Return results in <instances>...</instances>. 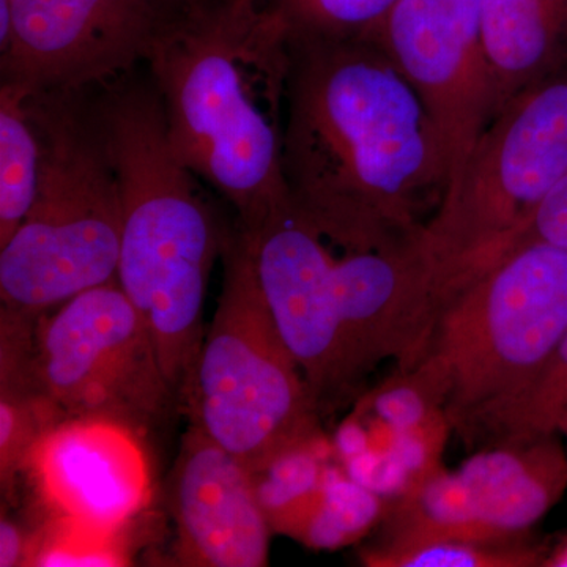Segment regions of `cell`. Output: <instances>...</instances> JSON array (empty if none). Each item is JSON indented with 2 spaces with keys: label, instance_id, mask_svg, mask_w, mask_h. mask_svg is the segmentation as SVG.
<instances>
[{
  "label": "cell",
  "instance_id": "obj_13",
  "mask_svg": "<svg viewBox=\"0 0 567 567\" xmlns=\"http://www.w3.org/2000/svg\"><path fill=\"white\" fill-rule=\"evenodd\" d=\"M22 473L48 518L122 532L152 498L141 435L102 417H66L33 447Z\"/></svg>",
  "mask_w": 567,
  "mask_h": 567
},
{
  "label": "cell",
  "instance_id": "obj_12",
  "mask_svg": "<svg viewBox=\"0 0 567 567\" xmlns=\"http://www.w3.org/2000/svg\"><path fill=\"white\" fill-rule=\"evenodd\" d=\"M372 39L431 115L451 181L498 111L481 0H399Z\"/></svg>",
  "mask_w": 567,
  "mask_h": 567
},
{
  "label": "cell",
  "instance_id": "obj_23",
  "mask_svg": "<svg viewBox=\"0 0 567 567\" xmlns=\"http://www.w3.org/2000/svg\"><path fill=\"white\" fill-rule=\"evenodd\" d=\"M536 244L567 249V173L532 213L518 233L511 252L522 246Z\"/></svg>",
  "mask_w": 567,
  "mask_h": 567
},
{
  "label": "cell",
  "instance_id": "obj_4",
  "mask_svg": "<svg viewBox=\"0 0 567 567\" xmlns=\"http://www.w3.org/2000/svg\"><path fill=\"white\" fill-rule=\"evenodd\" d=\"M122 200L118 287L134 306L183 404L203 347L204 303L226 235L175 156L155 87H106L96 102Z\"/></svg>",
  "mask_w": 567,
  "mask_h": 567
},
{
  "label": "cell",
  "instance_id": "obj_24",
  "mask_svg": "<svg viewBox=\"0 0 567 567\" xmlns=\"http://www.w3.org/2000/svg\"><path fill=\"white\" fill-rule=\"evenodd\" d=\"M31 536L22 532L17 522L2 518L0 522V567L25 566Z\"/></svg>",
  "mask_w": 567,
  "mask_h": 567
},
{
  "label": "cell",
  "instance_id": "obj_28",
  "mask_svg": "<svg viewBox=\"0 0 567 567\" xmlns=\"http://www.w3.org/2000/svg\"><path fill=\"white\" fill-rule=\"evenodd\" d=\"M565 435L567 436V432H566V434H565Z\"/></svg>",
  "mask_w": 567,
  "mask_h": 567
},
{
  "label": "cell",
  "instance_id": "obj_15",
  "mask_svg": "<svg viewBox=\"0 0 567 567\" xmlns=\"http://www.w3.org/2000/svg\"><path fill=\"white\" fill-rule=\"evenodd\" d=\"M481 28L496 114L520 93L566 73L567 0H481Z\"/></svg>",
  "mask_w": 567,
  "mask_h": 567
},
{
  "label": "cell",
  "instance_id": "obj_14",
  "mask_svg": "<svg viewBox=\"0 0 567 567\" xmlns=\"http://www.w3.org/2000/svg\"><path fill=\"white\" fill-rule=\"evenodd\" d=\"M171 506L182 565L262 567L271 529L251 470L192 425L171 483Z\"/></svg>",
  "mask_w": 567,
  "mask_h": 567
},
{
  "label": "cell",
  "instance_id": "obj_6",
  "mask_svg": "<svg viewBox=\"0 0 567 567\" xmlns=\"http://www.w3.org/2000/svg\"><path fill=\"white\" fill-rule=\"evenodd\" d=\"M224 282L183 409L248 468L317 439V405L257 282L238 230L223 245Z\"/></svg>",
  "mask_w": 567,
  "mask_h": 567
},
{
  "label": "cell",
  "instance_id": "obj_10",
  "mask_svg": "<svg viewBox=\"0 0 567 567\" xmlns=\"http://www.w3.org/2000/svg\"><path fill=\"white\" fill-rule=\"evenodd\" d=\"M567 487V456L557 435L481 451L456 473L417 480L388 517L380 551L435 543L503 544L551 509Z\"/></svg>",
  "mask_w": 567,
  "mask_h": 567
},
{
  "label": "cell",
  "instance_id": "obj_5",
  "mask_svg": "<svg viewBox=\"0 0 567 567\" xmlns=\"http://www.w3.org/2000/svg\"><path fill=\"white\" fill-rule=\"evenodd\" d=\"M40 140L35 199L0 248V297L37 317L115 281L122 240L117 174L96 102L85 92L29 93Z\"/></svg>",
  "mask_w": 567,
  "mask_h": 567
},
{
  "label": "cell",
  "instance_id": "obj_11",
  "mask_svg": "<svg viewBox=\"0 0 567 567\" xmlns=\"http://www.w3.org/2000/svg\"><path fill=\"white\" fill-rule=\"evenodd\" d=\"M158 0H0L2 81L31 92L110 87L144 62Z\"/></svg>",
  "mask_w": 567,
  "mask_h": 567
},
{
  "label": "cell",
  "instance_id": "obj_1",
  "mask_svg": "<svg viewBox=\"0 0 567 567\" xmlns=\"http://www.w3.org/2000/svg\"><path fill=\"white\" fill-rule=\"evenodd\" d=\"M282 174L295 210L352 249L421 241L450 183L431 115L374 39L290 33Z\"/></svg>",
  "mask_w": 567,
  "mask_h": 567
},
{
  "label": "cell",
  "instance_id": "obj_22",
  "mask_svg": "<svg viewBox=\"0 0 567 567\" xmlns=\"http://www.w3.org/2000/svg\"><path fill=\"white\" fill-rule=\"evenodd\" d=\"M365 565L375 567H525L543 561L539 551L517 543H435L395 551L369 550Z\"/></svg>",
  "mask_w": 567,
  "mask_h": 567
},
{
  "label": "cell",
  "instance_id": "obj_19",
  "mask_svg": "<svg viewBox=\"0 0 567 567\" xmlns=\"http://www.w3.org/2000/svg\"><path fill=\"white\" fill-rule=\"evenodd\" d=\"M380 514L382 505L371 488L328 466L297 539L319 550L344 547L360 539Z\"/></svg>",
  "mask_w": 567,
  "mask_h": 567
},
{
  "label": "cell",
  "instance_id": "obj_16",
  "mask_svg": "<svg viewBox=\"0 0 567 567\" xmlns=\"http://www.w3.org/2000/svg\"><path fill=\"white\" fill-rule=\"evenodd\" d=\"M465 435L491 445L525 442L567 432V334L535 377L461 425Z\"/></svg>",
  "mask_w": 567,
  "mask_h": 567
},
{
  "label": "cell",
  "instance_id": "obj_20",
  "mask_svg": "<svg viewBox=\"0 0 567 567\" xmlns=\"http://www.w3.org/2000/svg\"><path fill=\"white\" fill-rule=\"evenodd\" d=\"M399 0H271L290 35L372 39Z\"/></svg>",
  "mask_w": 567,
  "mask_h": 567
},
{
  "label": "cell",
  "instance_id": "obj_25",
  "mask_svg": "<svg viewBox=\"0 0 567 567\" xmlns=\"http://www.w3.org/2000/svg\"><path fill=\"white\" fill-rule=\"evenodd\" d=\"M546 566L567 567V540L547 559Z\"/></svg>",
  "mask_w": 567,
  "mask_h": 567
},
{
  "label": "cell",
  "instance_id": "obj_8",
  "mask_svg": "<svg viewBox=\"0 0 567 567\" xmlns=\"http://www.w3.org/2000/svg\"><path fill=\"white\" fill-rule=\"evenodd\" d=\"M566 173L567 71L520 93L492 118L425 224L423 246L442 308L505 259Z\"/></svg>",
  "mask_w": 567,
  "mask_h": 567
},
{
  "label": "cell",
  "instance_id": "obj_2",
  "mask_svg": "<svg viewBox=\"0 0 567 567\" xmlns=\"http://www.w3.org/2000/svg\"><path fill=\"white\" fill-rule=\"evenodd\" d=\"M144 62L175 156L233 205L241 233L259 230L290 204L286 22L262 0H185L164 11Z\"/></svg>",
  "mask_w": 567,
  "mask_h": 567
},
{
  "label": "cell",
  "instance_id": "obj_17",
  "mask_svg": "<svg viewBox=\"0 0 567 567\" xmlns=\"http://www.w3.org/2000/svg\"><path fill=\"white\" fill-rule=\"evenodd\" d=\"M29 93L10 81L0 87V248L24 221L39 186L40 140Z\"/></svg>",
  "mask_w": 567,
  "mask_h": 567
},
{
  "label": "cell",
  "instance_id": "obj_18",
  "mask_svg": "<svg viewBox=\"0 0 567 567\" xmlns=\"http://www.w3.org/2000/svg\"><path fill=\"white\" fill-rule=\"evenodd\" d=\"M327 470L315 439L251 472L257 498L274 532L298 536L319 495Z\"/></svg>",
  "mask_w": 567,
  "mask_h": 567
},
{
  "label": "cell",
  "instance_id": "obj_27",
  "mask_svg": "<svg viewBox=\"0 0 567 567\" xmlns=\"http://www.w3.org/2000/svg\"><path fill=\"white\" fill-rule=\"evenodd\" d=\"M262 2H271V0H262Z\"/></svg>",
  "mask_w": 567,
  "mask_h": 567
},
{
  "label": "cell",
  "instance_id": "obj_7",
  "mask_svg": "<svg viewBox=\"0 0 567 567\" xmlns=\"http://www.w3.org/2000/svg\"><path fill=\"white\" fill-rule=\"evenodd\" d=\"M2 383L63 417H102L145 435L177 402L155 346L117 279L51 311H2Z\"/></svg>",
  "mask_w": 567,
  "mask_h": 567
},
{
  "label": "cell",
  "instance_id": "obj_26",
  "mask_svg": "<svg viewBox=\"0 0 567 567\" xmlns=\"http://www.w3.org/2000/svg\"><path fill=\"white\" fill-rule=\"evenodd\" d=\"M159 3L164 7V9H173V7L178 6V3L185 2V0H158Z\"/></svg>",
  "mask_w": 567,
  "mask_h": 567
},
{
  "label": "cell",
  "instance_id": "obj_9",
  "mask_svg": "<svg viewBox=\"0 0 567 567\" xmlns=\"http://www.w3.org/2000/svg\"><path fill=\"white\" fill-rule=\"evenodd\" d=\"M567 334V249L527 245L443 305L415 369L450 425L527 385Z\"/></svg>",
  "mask_w": 567,
  "mask_h": 567
},
{
  "label": "cell",
  "instance_id": "obj_3",
  "mask_svg": "<svg viewBox=\"0 0 567 567\" xmlns=\"http://www.w3.org/2000/svg\"><path fill=\"white\" fill-rule=\"evenodd\" d=\"M241 233V230H240ZM257 282L317 405L347 395L385 360L409 363L435 317V279L421 246L352 249L292 204L245 234Z\"/></svg>",
  "mask_w": 567,
  "mask_h": 567
},
{
  "label": "cell",
  "instance_id": "obj_21",
  "mask_svg": "<svg viewBox=\"0 0 567 567\" xmlns=\"http://www.w3.org/2000/svg\"><path fill=\"white\" fill-rule=\"evenodd\" d=\"M31 536L25 566H125L128 563L123 546L122 532H106L73 524V522L48 518Z\"/></svg>",
  "mask_w": 567,
  "mask_h": 567
}]
</instances>
